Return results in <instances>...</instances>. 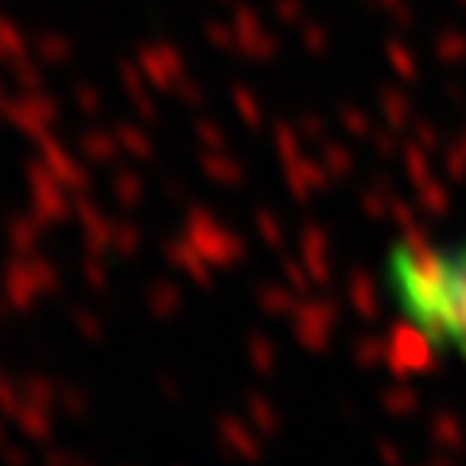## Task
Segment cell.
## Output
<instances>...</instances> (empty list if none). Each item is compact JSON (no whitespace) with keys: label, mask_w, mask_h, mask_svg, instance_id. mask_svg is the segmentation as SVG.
<instances>
[{"label":"cell","mask_w":466,"mask_h":466,"mask_svg":"<svg viewBox=\"0 0 466 466\" xmlns=\"http://www.w3.org/2000/svg\"><path fill=\"white\" fill-rule=\"evenodd\" d=\"M389 288L431 346L466 358V241L400 245L389 260Z\"/></svg>","instance_id":"6da1fadb"}]
</instances>
